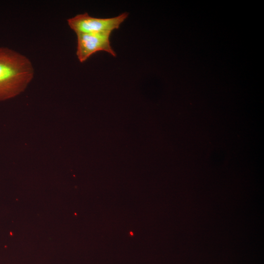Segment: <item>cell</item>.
Returning <instances> with one entry per match:
<instances>
[{"label":"cell","instance_id":"cell-1","mask_svg":"<svg viewBox=\"0 0 264 264\" xmlns=\"http://www.w3.org/2000/svg\"><path fill=\"white\" fill-rule=\"evenodd\" d=\"M28 58L7 47H0V101L16 97L24 91L34 76Z\"/></svg>","mask_w":264,"mask_h":264},{"label":"cell","instance_id":"cell-2","mask_svg":"<svg viewBox=\"0 0 264 264\" xmlns=\"http://www.w3.org/2000/svg\"><path fill=\"white\" fill-rule=\"evenodd\" d=\"M128 16V12H124L112 18H99L84 13L69 18L67 22L69 27L76 34L107 31L112 32L119 28Z\"/></svg>","mask_w":264,"mask_h":264},{"label":"cell","instance_id":"cell-3","mask_svg":"<svg viewBox=\"0 0 264 264\" xmlns=\"http://www.w3.org/2000/svg\"><path fill=\"white\" fill-rule=\"evenodd\" d=\"M111 32L77 33L76 55L80 62L83 63L97 52L105 51L113 57L116 53L110 44Z\"/></svg>","mask_w":264,"mask_h":264}]
</instances>
